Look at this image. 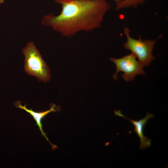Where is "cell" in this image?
<instances>
[{
    "label": "cell",
    "instance_id": "obj_1",
    "mask_svg": "<svg viewBox=\"0 0 168 168\" xmlns=\"http://www.w3.org/2000/svg\"><path fill=\"white\" fill-rule=\"evenodd\" d=\"M61 4L59 15L50 13L43 16L42 24L70 38L80 31H91L101 27L110 9L106 0H54Z\"/></svg>",
    "mask_w": 168,
    "mask_h": 168
},
{
    "label": "cell",
    "instance_id": "obj_2",
    "mask_svg": "<svg viewBox=\"0 0 168 168\" xmlns=\"http://www.w3.org/2000/svg\"><path fill=\"white\" fill-rule=\"evenodd\" d=\"M22 52L25 57L24 69L26 73L37 77L39 82L49 81L51 77L49 67L42 58L34 43L28 42Z\"/></svg>",
    "mask_w": 168,
    "mask_h": 168
},
{
    "label": "cell",
    "instance_id": "obj_3",
    "mask_svg": "<svg viewBox=\"0 0 168 168\" xmlns=\"http://www.w3.org/2000/svg\"><path fill=\"white\" fill-rule=\"evenodd\" d=\"M130 29L125 27L124 33L127 38V42L124 47L131 51L138 59V61L144 67H148L155 58L152 53L156 40H142L141 36L138 39L131 37Z\"/></svg>",
    "mask_w": 168,
    "mask_h": 168
},
{
    "label": "cell",
    "instance_id": "obj_4",
    "mask_svg": "<svg viewBox=\"0 0 168 168\" xmlns=\"http://www.w3.org/2000/svg\"><path fill=\"white\" fill-rule=\"evenodd\" d=\"M110 60L116 65V71L113 77L115 80L118 79V72H124L121 76L125 82L133 80L138 75H144L145 72L143 70L144 67L136 60V56L131 53L119 58H112Z\"/></svg>",
    "mask_w": 168,
    "mask_h": 168
},
{
    "label": "cell",
    "instance_id": "obj_5",
    "mask_svg": "<svg viewBox=\"0 0 168 168\" xmlns=\"http://www.w3.org/2000/svg\"><path fill=\"white\" fill-rule=\"evenodd\" d=\"M114 113L117 116L126 119L134 125V130L129 132L128 133L135 132L138 135L140 139L139 146L140 149H145L151 146L152 140L148 138L147 136H144L143 129L147 121L154 116L153 114H150L147 112L146 116L144 118L138 120H135L126 117L122 114L120 110H118L117 111L114 110Z\"/></svg>",
    "mask_w": 168,
    "mask_h": 168
},
{
    "label": "cell",
    "instance_id": "obj_6",
    "mask_svg": "<svg viewBox=\"0 0 168 168\" xmlns=\"http://www.w3.org/2000/svg\"><path fill=\"white\" fill-rule=\"evenodd\" d=\"M16 107L19 109L23 110L26 111L27 113H29L35 119L36 122V124L38 126L40 131L42 135L50 143L52 146V147L53 150L57 148V146L52 144L49 141L42 129V126L41 124V121L42 119L48 114L51 112H54L57 111L58 109L56 108V107L55 105H53L51 107L50 109L48 110L42 112H36L34 111L32 109H29L26 108V105L22 106L21 105V103L19 101L16 102Z\"/></svg>",
    "mask_w": 168,
    "mask_h": 168
},
{
    "label": "cell",
    "instance_id": "obj_7",
    "mask_svg": "<svg viewBox=\"0 0 168 168\" xmlns=\"http://www.w3.org/2000/svg\"><path fill=\"white\" fill-rule=\"evenodd\" d=\"M146 0H124L122 2L116 5L117 10L132 7H137L139 5L143 4Z\"/></svg>",
    "mask_w": 168,
    "mask_h": 168
},
{
    "label": "cell",
    "instance_id": "obj_8",
    "mask_svg": "<svg viewBox=\"0 0 168 168\" xmlns=\"http://www.w3.org/2000/svg\"><path fill=\"white\" fill-rule=\"evenodd\" d=\"M114 0L116 5V4H119L120 3L122 2L124 0Z\"/></svg>",
    "mask_w": 168,
    "mask_h": 168
},
{
    "label": "cell",
    "instance_id": "obj_9",
    "mask_svg": "<svg viewBox=\"0 0 168 168\" xmlns=\"http://www.w3.org/2000/svg\"><path fill=\"white\" fill-rule=\"evenodd\" d=\"M5 0H0V5L3 3Z\"/></svg>",
    "mask_w": 168,
    "mask_h": 168
}]
</instances>
